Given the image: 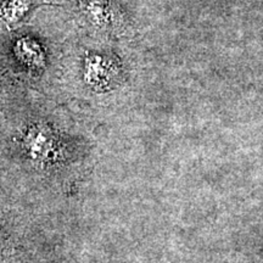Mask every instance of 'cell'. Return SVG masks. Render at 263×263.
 Returning <instances> with one entry per match:
<instances>
[{"label": "cell", "instance_id": "cell-2", "mask_svg": "<svg viewBox=\"0 0 263 263\" xmlns=\"http://www.w3.org/2000/svg\"><path fill=\"white\" fill-rule=\"evenodd\" d=\"M15 57L26 67L33 71H41L47 64V55L39 42L32 37H21L14 45Z\"/></svg>", "mask_w": 263, "mask_h": 263}, {"label": "cell", "instance_id": "cell-1", "mask_svg": "<svg viewBox=\"0 0 263 263\" xmlns=\"http://www.w3.org/2000/svg\"><path fill=\"white\" fill-rule=\"evenodd\" d=\"M117 74L116 66L107 57L89 54L84 59L83 80L95 90H106L111 87Z\"/></svg>", "mask_w": 263, "mask_h": 263}, {"label": "cell", "instance_id": "cell-4", "mask_svg": "<svg viewBox=\"0 0 263 263\" xmlns=\"http://www.w3.org/2000/svg\"><path fill=\"white\" fill-rule=\"evenodd\" d=\"M31 0H5L0 4V20L14 24L28 11Z\"/></svg>", "mask_w": 263, "mask_h": 263}, {"label": "cell", "instance_id": "cell-3", "mask_svg": "<svg viewBox=\"0 0 263 263\" xmlns=\"http://www.w3.org/2000/svg\"><path fill=\"white\" fill-rule=\"evenodd\" d=\"M85 14L97 26H107L112 21V11L106 0H88Z\"/></svg>", "mask_w": 263, "mask_h": 263}]
</instances>
